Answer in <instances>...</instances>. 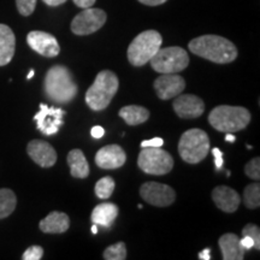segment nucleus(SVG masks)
Wrapping results in <instances>:
<instances>
[{"label":"nucleus","instance_id":"obj_1","mask_svg":"<svg viewBox=\"0 0 260 260\" xmlns=\"http://www.w3.org/2000/svg\"><path fill=\"white\" fill-rule=\"evenodd\" d=\"M188 48L195 56L217 64L232 63L237 58V48L232 41L219 35H203L188 44Z\"/></svg>","mask_w":260,"mask_h":260},{"label":"nucleus","instance_id":"obj_2","mask_svg":"<svg viewBox=\"0 0 260 260\" xmlns=\"http://www.w3.org/2000/svg\"><path fill=\"white\" fill-rule=\"evenodd\" d=\"M44 90L48 99L54 103L68 104L79 93L70 70L64 65H54L47 71L44 81Z\"/></svg>","mask_w":260,"mask_h":260},{"label":"nucleus","instance_id":"obj_3","mask_svg":"<svg viewBox=\"0 0 260 260\" xmlns=\"http://www.w3.org/2000/svg\"><path fill=\"white\" fill-rule=\"evenodd\" d=\"M119 81L115 73L103 70L96 75L95 81L86 92V103L93 111H103L110 105L118 92Z\"/></svg>","mask_w":260,"mask_h":260},{"label":"nucleus","instance_id":"obj_4","mask_svg":"<svg viewBox=\"0 0 260 260\" xmlns=\"http://www.w3.org/2000/svg\"><path fill=\"white\" fill-rule=\"evenodd\" d=\"M251 122V113L245 107L220 105L214 107L209 115V123L220 133L243 130Z\"/></svg>","mask_w":260,"mask_h":260},{"label":"nucleus","instance_id":"obj_5","mask_svg":"<svg viewBox=\"0 0 260 260\" xmlns=\"http://www.w3.org/2000/svg\"><path fill=\"white\" fill-rule=\"evenodd\" d=\"M162 38L157 30L140 32L128 47V60L134 67H144L161 47Z\"/></svg>","mask_w":260,"mask_h":260},{"label":"nucleus","instance_id":"obj_6","mask_svg":"<svg viewBox=\"0 0 260 260\" xmlns=\"http://www.w3.org/2000/svg\"><path fill=\"white\" fill-rule=\"evenodd\" d=\"M210 139L204 130L194 128L183 133L178 142V153L184 161L198 164L207 157Z\"/></svg>","mask_w":260,"mask_h":260},{"label":"nucleus","instance_id":"obj_7","mask_svg":"<svg viewBox=\"0 0 260 260\" xmlns=\"http://www.w3.org/2000/svg\"><path fill=\"white\" fill-rule=\"evenodd\" d=\"M149 63L157 73L176 74L189 65V56L182 47H160Z\"/></svg>","mask_w":260,"mask_h":260},{"label":"nucleus","instance_id":"obj_8","mask_svg":"<svg viewBox=\"0 0 260 260\" xmlns=\"http://www.w3.org/2000/svg\"><path fill=\"white\" fill-rule=\"evenodd\" d=\"M138 165L146 174L161 176L172 170L174 159L160 147H142L138 158Z\"/></svg>","mask_w":260,"mask_h":260},{"label":"nucleus","instance_id":"obj_9","mask_svg":"<svg viewBox=\"0 0 260 260\" xmlns=\"http://www.w3.org/2000/svg\"><path fill=\"white\" fill-rule=\"evenodd\" d=\"M107 19L106 12L102 9L87 8L75 16L71 22V31L75 35H89L103 28Z\"/></svg>","mask_w":260,"mask_h":260},{"label":"nucleus","instance_id":"obj_10","mask_svg":"<svg viewBox=\"0 0 260 260\" xmlns=\"http://www.w3.org/2000/svg\"><path fill=\"white\" fill-rule=\"evenodd\" d=\"M140 197L157 207H167L176 200V193L170 186L158 182H146L140 187Z\"/></svg>","mask_w":260,"mask_h":260},{"label":"nucleus","instance_id":"obj_11","mask_svg":"<svg viewBox=\"0 0 260 260\" xmlns=\"http://www.w3.org/2000/svg\"><path fill=\"white\" fill-rule=\"evenodd\" d=\"M65 111L63 109H56L50 107L46 104H40V111L34 116V121L37 122L38 129L44 135H54L57 134L60 125H63V117Z\"/></svg>","mask_w":260,"mask_h":260},{"label":"nucleus","instance_id":"obj_12","mask_svg":"<svg viewBox=\"0 0 260 260\" xmlns=\"http://www.w3.org/2000/svg\"><path fill=\"white\" fill-rule=\"evenodd\" d=\"M27 42L32 51L44 57H57L60 52V46L57 39L50 32L32 30L27 35Z\"/></svg>","mask_w":260,"mask_h":260},{"label":"nucleus","instance_id":"obj_13","mask_svg":"<svg viewBox=\"0 0 260 260\" xmlns=\"http://www.w3.org/2000/svg\"><path fill=\"white\" fill-rule=\"evenodd\" d=\"M186 81L177 74H161L154 81V89L159 99L170 100L183 92Z\"/></svg>","mask_w":260,"mask_h":260},{"label":"nucleus","instance_id":"obj_14","mask_svg":"<svg viewBox=\"0 0 260 260\" xmlns=\"http://www.w3.org/2000/svg\"><path fill=\"white\" fill-rule=\"evenodd\" d=\"M172 106L176 115L184 119L198 118L205 112L204 100L194 94H180L176 96Z\"/></svg>","mask_w":260,"mask_h":260},{"label":"nucleus","instance_id":"obj_15","mask_svg":"<svg viewBox=\"0 0 260 260\" xmlns=\"http://www.w3.org/2000/svg\"><path fill=\"white\" fill-rule=\"evenodd\" d=\"M126 161V154L121 146L109 145L100 148L95 154V164L104 170H115L123 167Z\"/></svg>","mask_w":260,"mask_h":260},{"label":"nucleus","instance_id":"obj_16","mask_svg":"<svg viewBox=\"0 0 260 260\" xmlns=\"http://www.w3.org/2000/svg\"><path fill=\"white\" fill-rule=\"evenodd\" d=\"M28 155L41 168H51L57 161V152L44 140H31L27 146Z\"/></svg>","mask_w":260,"mask_h":260},{"label":"nucleus","instance_id":"obj_17","mask_svg":"<svg viewBox=\"0 0 260 260\" xmlns=\"http://www.w3.org/2000/svg\"><path fill=\"white\" fill-rule=\"evenodd\" d=\"M212 200L219 210L226 213L235 212L241 203L239 193L228 186H218L214 188L212 191Z\"/></svg>","mask_w":260,"mask_h":260},{"label":"nucleus","instance_id":"obj_18","mask_svg":"<svg viewBox=\"0 0 260 260\" xmlns=\"http://www.w3.org/2000/svg\"><path fill=\"white\" fill-rule=\"evenodd\" d=\"M218 243L224 260H242L245 258L246 249L240 242V237L235 234H224L220 236Z\"/></svg>","mask_w":260,"mask_h":260},{"label":"nucleus","instance_id":"obj_19","mask_svg":"<svg viewBox=\"0 0 260 260\" xmlns=\"http://www.w3.org/2000/svg\"><path fill=\"white\" fill-rule=\"evenodd\" d=\"M39 228L42 233L63 234L70 228V218L67 213L53 211L41 220Z\"/></svg>","mask_w":260,"mask_h":260},{"label":"nucleus","instance_id":"obj_20","mask_svg":"<svg viewBox=\"0 0 260 260\" xmlns=\"http://www.w3.org/2000/svg\"><path fill=\"white\" fill-rule=\"evenodd\" d=\"M16 38L12 29L0 23V67L8 65L15 56Z\"/></svg>","mask_w":260,"mask_h":260},{"label":"nucleus","instance_id":"obj_21","mask_svg":"<svg viewBox=\"0 0 260 260\" xmlns=\"http://www.w3.org/2000/svg\"><path fill=\"white\" fill-rule=\"evenodd\" d=\"M118 212L119 210L117 205L104 203L94 207L93 212L90 214V219H92V223L96 224L98 226L110 228L118 217Z\"/></svg>","mask_w":260,"mask_h":260},{"label":"nucleus","instance_id":"obj_22","mask_svg":"<svg viewBox=\"0 0 260 260\" xmlns=\"http://www.w3.org/2000/svg\"><path fill=\"white\" fill-rule=\"evenodd\" d=\"M68 164L71 176L76 178H86L89 175V164L84 157L83 152L79 148L71 149L68 154Z\"/></svg>","mask_w":260,"mask_h":260},{"label":"nucleus","instance_id":"obj_23","mask_svg":"<svg viewBox=\"0 0 260 260\" xmlns=\"http://www.w3.org/2000/svg\"><path fill=\"white\" fill-rule=\"evenodd\" d=\"M118 115L128 125H139L149 118V111L139 105H129L122 107Z\"/></svg>","mask_w":260,"mask_h":260},{"label":"nucleus","instance_id":"obj_24","mask_svg":"<svg viewBox=\"0 0 260 260\" xmlns=\"http://www.w3.org/2000/svg\"><path fill=\"white\" fill-rule=\"evenodd\" d=\"M17 205V198L14 191L8 188L0 189V219H4L14 212Z\"/></svg>","mask_w":260,"mask_h":260},{"label":"nucleus","instance_id":"obj_25","mask_svg":"<svg viewBox=\"0 0 260 260\" xmlns=\"http://www.w3.org/2000/svg\"><path fill=\"white\" fill-rule=\"evenodd\" d=\"M243 204L248 209L254 210L260 205V184L258 182L248 184L243 190Z\"/></svg>","mask_w":260,"mask_h":260},{"label":"nucleus","instance_id":"obj_26","mask_svg":"<svg viewBox=\"0 0 260 260\" xmlns=\"http://www.w3.org/2000/svg\"><path fill=\"white\" fill-rule=\"evenodd\" d=\"M115 181L112 177L106 176L99 180L95 184V195L99 199H109L115 190Z\"/></svg>","mask_w":260,"mask_h":260},{"label":"nucleus","instance_id":"obj_27","mask_svg":"<svg viewBox=\"0 0 260 260\" xmlns=\"http://www.w3.org/2000/svg\"><path fill=\"white\" fill-rule=\"evenodd\" d=\"M104 259L105 260H124L126 259V246L124 242H118L109 246L104 251Z\"/></svg>","mask_w":260,"mask_h":260},{"label":"nucleus","instance_id":"obj_28","mask_svg":"<svg viewBox=\"0 0 260 260\" xmlns=\"http://www.w3.org/2000/svg\"><path fill=\"white\" fill-rule=\"evenodd\" d=\"M242 236H249L254 241V247L256 251L260 249V229L255 224H247L242 229Z\"/></svg>","mask_w":260,"mask_h":260},{"label":"nucleus","instance_id":"obj_29","mask_svg":"<svg viewBox=\"0 0 260 260\" xmlns=\"http://www.w3.org/2000/svg\"><path fill=\"white\" fill-rule=\"evenodd\" d=\"M245 174L249 178H253V180L259 181L260 178V159L253 158L246 164L245 167Z\"/></svg>","mask_w":260,"mask_h":260},{"label":"nucleus","instance_id":"obj_30","mask_svg":"<svg viewBox=\"0 0 260 260\" xmlns=\"http://www.w3.org/2000/svg\"><path fill=\"white\" fill-rule=\"evenodd\" d=\"M37 2L38 0H16V6H17L19 14L27 17L34 12Z\"/></svg>","mask_w":260,"mask_h":260},{"label":"nucleus","instance_id":"obj_31","mask_svg":"<svg viewBox=\"0 0 260 260\" xmlns=\"http://www.w3.org/2000/svg\"><path fill=\"white\" fill-rule=\"evenodd\" d=\"M44 255V248L41 246H30L23 253L22 259L23 260H40Z\"/></svg>","mask_w":260,"mask_h":260},{"label":"nucleus","instance_id":"obj_32","mask_svg":"<svg viewBox=\"0 0 260 260\" xmlns=\"http://www.w3.org/2000/svg\"><path fill=\"white\" fill-rule=\"evenodd\" d=\"M162 145H164V140L161 138H153L141 142V147H161Z\"/></svg>","mask_w":260,"mask_h":260},{"label":"nucleus","instance_id":"obj_33","mask_svg":"<svg viewBox=\"0 0 260 260\" xmlns=\"http://www.w3.org/2000/svg\"><path fill=\"white\" fill-rule=\"evenodd\" d=\"M75 3V5L79 6L81 9H87V8H92V6L95 4L96 0H73Z\"/></svg>","mask_w":260,"mask_h":260},{"label":"nucleus","instance_id":"obj_34","mask_svg":"<svg viewBox=\"0 0 260 260\" xmlns=\"http://www.w3.org/2000/svg\"><path fill=\"white\" fill-rule=\"evenodd\" d=\"M240 242H241L242 247L246 249V251H248V249H252L253 247H254V241H253V240L249 236H243L242 239H240Z\"/></svg>","mask_w":260,"mask_h":260},{"label":"nucleus","instance_id":"obj_35","mask_svg":"<svg viewBox=\"0 0 260 260\" xmlns=\"http://www.w3.org/2000/svg\"><path fill=\"white\" fill-rule=\"evenodd\" d=\"M90 134H92L94 139H102L104 134H105V130H104L103 126L95 125V126H93L92 130H90Z\"/></svg>","mask_w":260,"mask_h":260},{"label":"nucleus","instance_id":"obj_36","mask_svg":"<svg viewBox=\"0 0 260 260\" xmlns=\"http://www.w3.org/2000/svg\"><path fill=\"white\" fill-rule=\"evenodd\" d=\"M141 4L144 5H147V6H158V5H161L164 4V3H167L168 0H139Z\"/></svg>","mask_w":260,"mask_h":260},{"label":"nucleus","instance_id":"obj_37","mask_svg":"<svg viewBox=\"0 0 260 260\" xmlns=\"http://www.w3.org/2000/svg\"><path fill=\"white\" fill-rule=\"evenodd\" d=\"M42 2L48 6H59L63 5L64 3H67L68 0H42Z\"/></svg>","mask_w":260,"mask_h":260},{"label":"nucleus","instance_id":"obj_38","mask_svg":"<svg viewBox=\"0 0 260 260\" xmlns=\"http://www.w3.org/2000/svg\"><path fill=\"white\" fill-rule=\"evenodd\" d=\"M210 252H211L210 248H205L203 252L199 253V259H201V260H210L211 259Z\"/></svg>","mask_w":260,"mask_h":260},{"label":"nucleus","instance_id":"obj_39","mask_svg":"<svg viewBox=\"0 0 260 260\" xmlns=\"http://www.w3.org/2000/svg\"><path fill=\"white\" fill-rule=\"evenodd\" d=\"M214 164H216V168H217V169L222 168L223 164H224L223 155H222V157H214Z\"/></svg>","mask_w":260,"mask_h":260},{"label":"nucleus","instance_id":"obj_40","mask_svg":"<svg viewBox=\"0 0 260 260\" xmlns=\"http://www.w3.org/2000/svg\"><path fill=\"white\" fill-rule=\"evenodd\" d=\"M212 154L214 155V157H222V155H223V152L222 151H220V149L219 148H213L212 149Z\"/></svg>","mask_w":260,"mask_h":260},{"label":"nucleus","instance_id":"obj_41","mask_svg":"<svg viewBox=\"0 0 260 260\" xmlns=\"http://www.w3.org/2000/svg\"><path fill=\"white\" fill-rule=\"evenodd\" d=\"M225 140H226V141H229V142H235L236 141V138L233 134H230V133H226Z\"/></svg>","mask_w":260,"mask_h":260},{"label":"nucleus","instance_id":"obj_42","mask_svg":"<svg viewBox=\"0 0 260 260\" xmlns=\"http://www.w3.org/2000/svg\"><path fill=\"white\" fill-rule=\"evenodd\" d=\"M34 75H35V71H34V70L29 71V74H28V76H27V80L32 79V77H34Z\"/></svg>","mask_w":260,"mask_h":260},{"label":"nucleus","instance_id":"obj_43","mask_svg":"<svg viewBox=\"0 0 260 260\" xmlns=\"http://www.w3.org/2000/svg\"><path fill=\"white\" fill-rule=\"evenodd\" d=\"M92 233L98 234V225H96V224H93V225H92Z\"/></svg>","mask_w":260,"mask_h":260}]
</instances>
